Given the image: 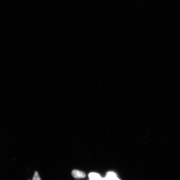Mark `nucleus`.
I'll return each mask as SVG.
<instances>
[{
	"label": "nucleus",
	"instance_id": "obj_2",
	"mask_svg": "<svg viewBox=\"0 0 180 180\" xmlns=\"http://www.w3.org/2000/svg\"><path fill=\"white\" fill-rule=\"evenodd\" d=\"M104 179L107 180H118V179L115 173L110 172L107 173L106 177L103 179Z\"/></svg>",
	"mask_w": 180,
	"mask_h": 180
},
{
	"label": "nucleus",
	"instance_id": "obj_1",
	"mask_svg": "<svg viewBox=\"0 0 180 180\" xmlns=\"http://www.w3.org/2000/svg\"><path fill=\"white\" fill-rule=\"evenodd\" d=\"M72 176L76 179H82L86 177L85 173L82 171L77 170H74L72 171Z\"/></svg>",
	"mask_w": 180,
	"mask_h": 180
},
{
	"label": "nucleus",
	"instance_id": "obj_3",
	"mask_svg": "<svg viewBox=\"0 0 180 180\" xmlns=\"http://www.w3.org/2000/svg\"><path fill=\"white\" fill-rule=\"evenodd\" d=\"M89 177L90 180H100L102 179L99 174L94 172L90 173L89 174Z\"/></svg>",
	"mask_w": 180,
	"mask_h": 180
},
{
	"label": "nucleus",
	"instance_id": "obj_4",
	"mask_svg": "<svg viewBox=\"0 0 180 180\" xmlns=\"http://www.w3.org/2000/svg\"><path fill=\"white\" fill-rule=\"evenodd\" d=\"M34 180H41L40 177L39 176L38 173V172H36L34 173V175L33 178Z\"/></svg>",
	"mask_w": 180,
	"mask_h": 180
}]
</instances>
